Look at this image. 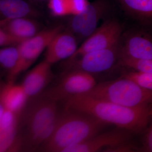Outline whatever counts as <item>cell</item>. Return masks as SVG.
<instances>
[{
	"mask_svg": "<svg viewBox=\"0 0 152 152\" xmlns=\"http://www.w3.org/2000/svg\"><path fill=\"white\" fill-rule=\"evenodd\" d=\"M63 102L64 107L83 112L105 124L115 125L132 133L144 130L152 117V107H127L85 94L72 96Z\"/></svg>",
	"mask_w": 152,
	"mask_h": 152,
	"instance_id": "6da1fadb",
	"label": "cell"
},
{
	"mask_svg": "<svg viewBox=\"0 0 152 152\" xmlns=\"http://www.w3.org/2000/svg\"><path fill=\"white\" fill-rule=\"evenodd\" d=\"M58 102L42 93L29 99L20 115L19 134L22 151H39L53 132L59 112Z\"/></svg>",
	"mask_w": 152,
	"mask_h": 152,
	"instance_id": "7a4b0ae2",
	"label": "cell"
},
{
	"mask_svg": "<svg viewBox=\"0 0 152 152\" xmlns=\"http://www.w3.org/2000/svg\"><path fill=\"white\" fill-rule=\"evenodd\" d=\"M106 124L88 114L64 107L59 112L51 135L39 151L63 152L97 134Z\"/></svg>",
	"mask_w": 152,
	"mask_h": 152,
	"instance_id": "3957f363",
	"label": "cell"
},
{
	"mask_svg": "<svg viewBox=\"0 0 152 152\" xmlns=\"http://www.w3.org/2000/svg\"><path fill=\"white\" fill-rule=\"evenodd\" d=\"M83 94L127 107H152V91L142 88L124 77L101 82Z\"/></svg>",
	"mask_w": 152,
	"mask_h": 152,
	"instance_id": "277c9868",
	"label": "cell"
},
{
	"mask_svg": "<svg viewBox=\"0 0 152 152\" xmlns=\"http://www.w3.org/2000/svg\"><path fill=\"white\" fill-rule=\"evenodd\" d=\"M97 84L92 74L79 69L69 70L57 84L43 94L58 102L75 95L85 94Z\"/></svg>",
	"mask_w": 152,
	"mask_h": 152,
	"instance_id": "5b68a950",
	"label": "cell"
},
{
	"mask_svg": "<svg viewBox=\"0 0 152 152\" xmlns=\"http://www.w3.org/2000/svg\"><path fill=\"white\" fill-rule=\"evenodd\" d=\"M62 27L58 26L44 30L18 45V62L14 70L9 75V81L13 82L17 76L28 69L47 49L52 39L62 31Z\"/></svg>",
	"mask_w": 152,
	"mask_h": 152,
	"instance_id": "8992f818",
	"label": "cell"
},
{
	"mask_svg": "<svg viewBox=\"0 0 152 152\" xmlns=\"http://www.w3.org/2000/svg\"><path fill=\"white\" fill-rule=\"evenodd\" d=\"M123 32L121 25L115 19H108L87 38L77 48L68 62L75 61L88 53L107 48L121 40Z\"/></svg>",
	"mask_w": 152,
	"mask_h": 152,
	"instance_id": "52a82bcc",
	"label": "cell"
},
{
	"mask_svg": "<svg viewBox=\"0 0 152 152\" xmlns=\"http://www.w3.org/2000/svg\"><path fill=\"white\" fill-rule=\"evenodd\" d=\"M110 9L108 0H95L79 15L73 16L69 23V31L80 39H86L97 29L99 22Z\"/></svg>",
	"mask_w": 152,
	"mask_h": 152,
	"instance_id": "ba28073f",
	"label": "cell"
},
{
	"mask_svg": "<svg viewBox=\"0 0 152 152\" xmlns=\"http://www.w3.org/2000/svg\"><path fill=\"white\" fill-rule=\"evenodd\" d=\"M120 41L107 48L90 52L69 62V70H81L92 75L108 70L119 60Z\"/></svg>",
	"mask_w": 152,
	"mask_h": 152,
	"instance_id": "9c48e42d",
	"label": "cell"
},
{
	"mask_svg": "<svg viewBox=\"0 0 152 152\" xmlns=\"http://www.w3.org/2000/svg\"><path fill=\"white\" fill-rule=\"evenodd\" d=\"M130 131L118 128L103 134H97L86 140L69 147L63 152H104L109 148L130 141Z\"/></svg>",
	"mask_w": 152,
	"mask_h": 152,
	"instance_id": "30bf717a",
	"label": "cell"
},
{
	"mask_svg": "<svg viewBox=\"0 0 152 152\" xmlns=\"http://www.w3.org/2000/svg\"><path fill=\"white\" fill-rule=\"evenodd\" d=\"M120 41V56L134 59H152V35L142 31H130Z\"/></svg>",
	"mask_w": 152,
	"mask_h": 152,
	"instance_id": "8fae6325",
	"label": "cell"
},
{
	"mask_svg": "<svg viewBox=\"0 0 152 152\" xmlns=\"http://www.w3.org/2000/svg\"><path fill=\"white\" fill-rule=\"evenodd\" d=\"M76 37L69 31H61L52 39L46 49L45 60L51 65L69 59L77 49Z\"/></svg>",
	"mask_w": 152,
	"mask_h": 152,
	"instance_id": "7c38bea8",
	"label": "cell"
},
{
	"mask_svg": "<svg viewBox=\"0 0 152 152\" xmlns=\"http://www.w3.org/2000/svg\"><path fill=\"white\" fill-rule=\"evenodd\" d=\"M52 65L44 60L25 76L21 85L29 99L40 95L51 81Z\"/></svg>",
	"mask_w": 152,
	"mask_h": 152,
	"instance_id": "4fadbf2b",
	"label": "cell"
},
{
	"mask_svg": "<svg viewBox=\"0 0 152 152\" xmlns=\"http://www.w3.org/2000/svg\"><path fill=\"white\" fill-rule=\"evenodd\" d=\"M28 100L21 84L16 85L9 81L0 90V101L4 108L18 115H20Z\"/></svg>",
	"mask_w": 152,
	"mask_h": 152,
	"instance_id": "5bb4252c",
	"label": "cell"
},
{
	"mask_svg": "<svg viewBox=\"0 0 152 152\" xmlns=\"http://www.w3.org/2000/svg\"><path fill=\"white\" fill-rule=\"evenodd\" d=\"M0 27L23 40L32 37L39 32L37 23L28 18L0 20Z\"/></svg>",
	"mask_w": 152,
	"mask_h": 152,
	"instance_id": "9a60e30c",
	"label": "cell"
},
{
	"mask_svg": "<svg viewBox=\"0 0 152 152\" xmlns=\"http://www.w3.org/2000/svg\"><path fill=\"white\" fill-rule=\"evenodd\" d=\"M34 14H37V12L26 0H0L1 20L28 18Z\"/></svg>",
	"mask_w": 152,
	"mask_h": 152,
	"instance_id": "2e32d148",
	"label": "cell"
},
{
	"mask_svg": "<svg viewBox=\"0 0 152 152\" xmlns=\"http://www.w3.org/2000/svg\"><path fill=\"white\" fill-rule=\"evenodd\" d=\"M128 14L140 20L152 23V0H119Z\"/></svg>",
	"mask_w": 152,
	"mask_h": 152,
	"instance_id": "e0dca14e",
	"label": "cell"
},
{
	"mask_svg": "<svg viewBox=\"0 0 152 152\" xmlns=\"http://www.w3.org/2000/svg\"><path fill=\"white\" fill-rule=\"evenodd\" d=\"M22 148L18 125L9 129H0V152L18 151H22Z\"/></svg>",
	"mask_w": 152,
	"mask_h": 152,
	"instance_id": "ac0fdd59",
	"label": "cell"
},
{
	"mask_svg": "<svg viewBox=\"0 0 152 152\" xmlns=\"http://www.w3.org/2000/svg\"><path fill=\"white\" fill-rule=\"evenodd\" d=\"M19 59L18 45L4 47L0 49V66L8 72L9 75L16 67Z\"/></svg>",
	"mask_w": 152,
	"mask_h": 152,
	"instance_id": "d6986e66",
	"label": "cell"
},
{
	"mask_svg": "<svg viewBox=\"0 0 152 152\" xmlns=\"http://www.w3.org/2000/svg\"><path fill=\"white\" fill-rule=\"evenodd\" d=\"M118 63L121 65L131 68L137 72L152 74V59H134L120 56Z\"/></svg>",
	"mask_w": 152,
	"mask_h": 152,
	"instance_id": "ffe728a7",
	"label": "cell"
},
{
	"mask_svg": "<svg viewBox=\"0 0 152 152\" xmlns=\"http://www.w3.org/2000/svg\"><path fill=\"white\" fill-rule=\"evenodd\" d=\"M123 77L135 82L142 88L152 91V74L134 71L125 74Z\"/></svg>",
	"mask_w": 152,
	"mask_h": 152,
	"instance_id": "44dd1931",
	"label": "cell"
},
{
	"mask_svg": "<svg viewBox=\"0 0 152 152\" xmlns=\"http://www.w3.org/2000/svg\"><path fill=\"white\" fill-rule=\"evenodd\" d=\"M48 8L55 17H63L70 15L69 0H49Z\"/></svg>",
	"mask_w": 152,
	"mask_h": 152,
	"instance_id": "7402d4cb",
	"label": "cell"
},
{
	"mask_svg": "<svg viewBox=\"0 0 152 152\" xmlns=\"http://www.w3.org/2000/svg\"><path fill=\"white\" fill-rule=\"evenodd\" d=\"M20 115L4 109L1 122L0 129H5L18 125Z\"/></svg>",
	"mask_w": 152,
	"mask_h": 152,
	"instance_id": "603a6c76",
	"label": "cell"
},
{
	"mask_svg": "<svg viewBox=\"0 0 152 152\" xmlns=\"http://www.w3.org/2000/svg\"><path fill=\"white\" fill-rule=\"evenodd\" d=\"M25 40L12 35L5 30L0 27V47L17 46Z\"/></svg>",
	"mask_w": 152,
	"mask_h": 152,
	"instance_id": "cb8c5ba5",
	"label": "cell"
},
{
	"mask_svg": "<svg viewBox=\"0 0 152 152\" xmlns=\"http://www.w3.org/2000/svg\"><path fill=\"white\" fill-rule=\"evenodd\" d=\"M70 15H79L86 10L88 5V0H69Z\"/></svg>",
	"mask_w": 152,
	"mask_h": 152,
	"instance_id": "d4e9b609",
	"label": "cell"
},
{
	"mask_svg": "<svg viewBox=\"0 0 152 152\" xmlns=\"http://www.w3.org/2000/svg\"><path fill=\"white\" fill-rule=\"evenodd\" d=\"M136 148L129 142L121 144L116 146L109 148L104 151L107 152H129L135 151Z\"/></svg>",
	"mask_w": 152,
	"mask_h": 152,
	"instance_id": "484cf974",
	"label": "cell"
},
{
	"mask_svg": "<svg viewBox=\"0 0 152 152\" xmlns=\"http://www.w3.org/2000/svg\"><path fill=\"white\" fill-rule=\"evenodd\" d=\"M143 148L145 151L152 152V124L145 138Z\"/></svg>",
	"mask_w": 152,
	"mask_h": 152,
	"instance_id": "4316f807",
	"label": "cell"
},
{
	"mask_svg": "<svg viewBox=\"0 0 152 152\" xmlns=\"http://www.w3.org/2000/svg\"><path fill=\"white\" fill-rule=\"evenodd\" d=\"M4 106L2 104L1 102L0 101V127H1V119L3 113H4Z\"/></svg>",
	"mask_w": 152,
	"mask_h": 152,
	"instance_id": "83f0119b",
	"label": "cell"
},
{
	"mask_svg": "<svg viewBox=\"0 0 152 152\" xmlns=\"http://www.w3.org/2000/svg\"><path fill=\"white\" fill-rule=\"evenodd\" d=\"M34 1H48L49 0H34Z\"/></svg>",
	"mask_w": 152,
	"mask_h": 152,
	"instance_id": "f1b7e54d",
	"label": "cell"
}]
</instances>
